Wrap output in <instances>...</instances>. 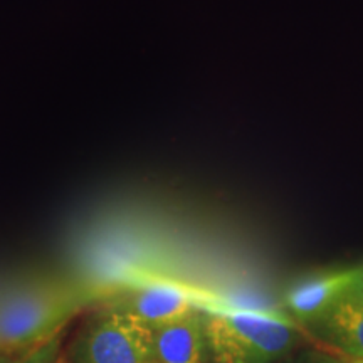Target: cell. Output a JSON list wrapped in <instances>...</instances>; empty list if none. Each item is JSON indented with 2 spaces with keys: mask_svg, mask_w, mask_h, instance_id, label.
I'll list each match as a JSON object with an SVG mask.
<instances>
[{
  "mask_svg": "<svg viewBox=\"0 0 363 363\" xmlns=\"http://www.w3.org/2000/svg\"><path fill=\"white\" fill-rule=\"evenodd\" d=\"M0 363H12L11 362V357L4 355V353H0Z\"/></svg>",
  "mask_w": 363,
  "mask_h": 363,
  "instance_id": "obj_9",
  "label": "cell"
},
{
  "mask_svg": "<svg viewBox=\"0 0 363 363\" xmlns=\"http://www.w3.org/2000/svg\"><path fill=\"white\" fill-rule=\"evenodd\" d=\"M76 363H157L153 330L111 308L83 333Z\"/></svg>",
  "mask_w": 363,
  "mask_h": 363,
  "instance_id": "obj_3",
  "label": "cell"
},
{
  "mask_svg": "<svg viewBox=\"0 0 363 363\" xmlns=\"http://www.w3.org/2000/svg\"><path fill=\"white\" fill-rule=\"evenodd\" d=\"M86 305V294L65 281L30 279L0 288V353L29 352L61 331Z\"/></svg>",
  "mask_w": 363,
  "mask_h": 363,
  "instance_id": "obj_1",
  "label": "cell"
},
{
  "mask_svg": "<svg viewBox=\"0 0 363 363\" xmlns=\"http://www.w3.org/2000/svg\"><path fill=\"white\" fill-rule=\"evenodd\" d=\"M157 363H206L207 342L201 313L153 330Z\"/></svg>",
  "mask_w": 363,
  "mask_h": 363,
  "instance_id": "obj_6",
  "label": "cell"
},
{
  "mask_svg": "<svg viewBox=\"0 0 363 363\" xmlns=\"http://www.w3.org/2000/svg\"><path fill=\"white\" fill-rule=\"evenodd\" d=\"M202 321L216 363H272L291 350L298 335L289 321L264 311H211Z\"/></svg>",
  "mask_w": 363,
  "mask_h": 363,
  "instance_id": "obj_2",
  "label": "cell"
},
{
  "mask_svg": "<svg viewBox=\"0 0 363 363\" xmlns=\"http://www.w3.org/2000/svg\"><path fill=\"white\" fill-rule=\"evenodd\" d=\"M358 363H363V362H358Z\"/></svg>",
  "mask_w": 363,
  "mask_h": 363,
  "instance_id": "obj_10",
  "label": "cell"
},
{
  "mask_svg": "<svg viewBox=\"0 0 363 363\" xmlns=\"http://www.w3.org/2000/svg\"><path fill=\"white\" fill-rule=\"evenodd\" d=\"M325 321L335 342L358 362H363V288L337 303Z\"/></svg>",
  "mask_w": 363,
  "mask_h": 363,
  "instance_id": "obj_7",
  "label": "cell"
},
{
  "mask_svg": "<svg viewBox=\"0 0 363 363\" xmlns=\"http://www.w3.org/2000/svg\"><path fill=\"white\" fill-rule=\"evenodd\" d=\"M113 310L135 318L148 328L157 330L195 313L192 299L185 289L170 283H148L125 294Z\"/></svg>",
  "mask_w": 363,
  "mask_h": 363,
  "instance_id": "obj_4",
  "label": "cell"
},
{
  "mask_svg": "<svg viewBox=\"0 0 363 363\" xmlns=\"http://www.w3.org/2000/svg\"><path fill=\"white\" fill-rule=\"evenodd\" d=\"M363 288V269L335 271L294 286L286 296V306L299 320L326 316L345 296Z\"/></svg>",
  "mask_w": 363,
  "mask_h": 363,
  "instance_id": "obj_5",
  "label": "cell"
},
{
  "mask_svg": "<svg viewBox=\"0 0 363 363\" xmlns=\"http://www.w3.org/2000/svg\"><path fill=\"white\" fill-rule=\"evenodd\" d=\"M59 353H61V335L26 352L13 363H59Z\"/></svg>",
  "mask_w": 363,
  "mask_h": 363,
  "instance_id": "obj_8",
  "label": "cell"
}]
</instances>
